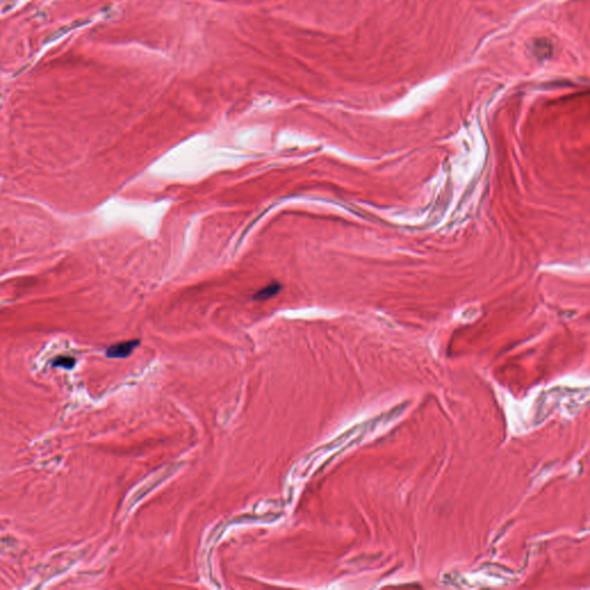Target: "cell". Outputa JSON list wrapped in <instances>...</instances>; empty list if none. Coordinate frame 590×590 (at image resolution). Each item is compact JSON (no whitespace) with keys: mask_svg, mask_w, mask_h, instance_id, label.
I'll list each match as a JSON object with an SVG mask.
<instances>
[{"mask_svg":"<svg viewBox=\"0 0 590 590\" xmlns=\"http://www.w3.org/2000/svg\"><path fill=\"white\" fill-rule=\"evenodd\" d=\"M139 345V340H130L118 342L116 345L110 346L106 350V355L112 359H125L130 356L133 350Z\"/></svg>","mask_w":590,"mask_h":590,"instance_id":"cell-1","label":"cell"},{"mask_svg":"<svg viewBox=\"0 0 590 590\" xmlns=\"http://www.w3.org/2000/svg\"><path fill=\"white\" fill-rule=\"evenodd\" d=\"M280 288H281L280 284H278V282H271V284L267 285L266 287L260 289V291L257 292L255 295H254V299H255L256 301L269 300L271 298H273V296H276L279 293V291H280Z\"/></svg>","mask_w":590,"mask_h":590,"instance_id":"cell-2","label":"cell"},{"mask_svg":"<svg viewBox=\"0 0 590 590\" xmlns=\"http://www.w3.org/2000/svg\"><path fill=\"white\" fill-rule=\"evenodd\" d=\"M82 23H83V22H82V21H75V22L68 24V26L62 27L58 31H57V33H53L52 35H50L49 38L46 39L45 42H51V41H55V39H57V38L63 37L64 34H67L71 29H75V27H78V24H82Z\"/></svg>","mask_w":590,"mask_h":590,"instance_id":"cell-3","label":"cell"},{"mask_svg":"<svg viewBox=\"0 0 590 590\" xmlns=\"http://www.w3.org/2000/svg\"><path fill=\"white\" fill-rule=\"evenodd\" d=\"M55 367H63L65 369H71L75 366V359L69 356H59L53 361Z\"/></svg>","mask_w":590,"mask_h":590,"instance_id":"cell-4","label":"cell"}]
</instances>
